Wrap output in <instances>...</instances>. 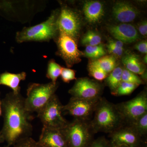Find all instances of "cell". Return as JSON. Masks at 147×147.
<instances>
[{
    "label": "cell",
    "mask_w": 147,
    "mask_h": 147,
    "mask_svg": "<svg viewBox=\"0 0 147 147\" xmlns=\"http://www.w3.org/2000/svg\"><path fill=\"white\" fill-rule=\"evenodd\" d=\"M25 100L21 93L15 94L12 92L7 94L1 100L3 125L0 133L9 146L31 137V122L34 116L27 110Z\"/></svg>",
    "instance_id": "obj_1"
},
{
    "label": "cell",
    "mask_w": 147,
    "mask_h": 147,
    "mask_svg": "<svg viewBox=\"0 0 147 147\" xmlns=\"http://www.w3.org/2000/svg\"><path fill=\"white\" fill-rule=\"evenodd\" d=\"M90 125L94 134H111L125 124L116 104L101 97L96 106Z\"/></svg>",
    "instance_id": "obj_2"
},
{
    "label": "cell",
    "mask_w": 147,
    "mask_h": 147,
    "mask_svg": "<svg viewBox=\"0 0 147 147\" xmlns=\"http://www.w3.org/2000/svg\"><path fill=\"white\" fill-rule=\"evenodd\" d=\"M59 10L52 11L46 21L34 26L24 27L16 33V40L19 43L24 42H48L54 39L59 33L57 21Z\"/></svg>",
    "instance_id": "obj_3"
},
{
    "label": "cell",
    "mask_w": 147,
    "mask_h": 147,
    "mask_svg": "<svg viewBox=\"0 0 147 147\" xmlns=\"http://www.w3.org/2000/svg\"><path fill=\"white\" fill-rule=\"evenodd\" d=\"M59 83L51 82L47 84L31 83L27 90L25 105L30 113H39L55 94Z\"/></svg>",
    "instance_id": "obj_4"
},
{
    "label": "cell",
    "mask_w": 147,
    "mask_h": 147,
    "mask_svg": "<svg viewBox=\"0 0 147 147\" xmlns=\"http://www.w3.org/2000/svg\"><path fill=\"white\" fill-rule=\"evenodd\" d=\"M61 129L67 147H89L94 139L90 121L74 119Z\"/></svg>",
    "instance_id": "obj_5"
},
{
    "label": "cell",
    "mask_w": 147,
    "mask_h": 147,
    "mask_svg": "<svg viewBox=\"0 0 147 147\" xmlns=\"http://www.w3.org/2000/svg\"><path fill=\"white\" fill-rule=\"evenodd\" d=\"M62 104L57 96L54 95L39 113L37 117L40 120L43 127L47 128L61 129L69 121L63 116Z\"/></svg>",
    "instance_id": "obj_6"
},
{
    "label": "cell",
    "mask_w": 147,
    "mask_h": 147,
    "mask_svg": "<svg viewBox=\"0 0 147 147\" xmlns=\"http://www.w3.org/2000/svg\"><path fill=\"white\" fill-rule=\"evenodd\" d=\"M116 105L123 119L125 124H131L147 113L146 89L131 100Z\"/></svg>",
    "instance_id": "obj_7"
},
{
    "label": "cell",
    "mask_w": 147,
    "mask_h": 147,
    "mask_svg": "<svg viewBox=\"0 0 147 147\" xmlns=\"http://www.w3.org/2000/svg\"><path fill=\"white\" fill-rule=\"evenodd\" d=\"M57 24L59 31L77 41L82 26V17L77 11L66 5L61 4Z\"/></svg>",
    "instance_id": "obj_8"
},
{
    "label": "cell",
    "mask_w": 147,
    "mask_h": 147,
    "mask_svg": "<svg viewBox=\"0 0 147 147\" xmlns=\"http://www.w3.org/2000/svg\"><path fill=\"white\" fill-rule=\"evenodd\" d=\"M54 40L57 47L56 55L62 58L67 67L81 61L84 54L78 49L76 40L60 31Z\"/></svg>",
    "instance_id": "obj_9"
},
{
    "label": "cell",
    "mask_w": 147,
    "mask_h": 147,
    "mask_svg": "<svg viewBox=\"0 0 147 147\" xmlns=\"http://www.w3.org/2000/svg\"><path fill=\"white\" fill-rule=\"evenodd\" d=\"M101 97L86 99L71 97L68 103L63 105V113L72 116L74 119L90 121Z\"/></svg>",
    "instance_id": "obj_10"
},
{
    "label": "cell",
    "mask_w": 147,
    "mask_h": 147,
    "mask_svg": "<svg viewBox=\"0 0 147 147\" xmlns=\"http://www.w3.org/2000/svg\"><path fill=\"white\" fill-rule=\"evenodd\" d=\"M102 84L87 77L76 79L68 92L71 97L92 99L101 97L103 90Z\"/></svg>",
    "instance_id": "obj_11"
},
{
    "label": "cell",
    "mask_w": 147,
    "mask_h": 147,
    "mask_svg": "<svg viewBox=\"0 0 147 147\" xmlns=\"http://www.w3.org/2000/svg\"><path fill=\"white\" fill-rule=\"evenodd\" d=\"M110 143L125 147H147V139L140 136L131 126L124 125L109 134Z\"/></svg>",
    "instance_id": "obj_12"
},
{
    "label": "cell",
    "mask_w": 147,
    "mask_h": 147,
    "mask_svg": "<svg viewBox=\"0 0 147 147\" xmlns=\"http://www.w3.org/2000/svg\"><path fill=\"white\" fill-rule=\"evenodd\" d=\"M140 11L133 5L124 1L114 3L112 8L113 18L121 24H128L134 21L139 16Z\"/></svg>",
    "instance_id": "obj_13"
},
{
    "label": "cell",
    "mask_w": 147,
    "mask_h": 147,
    "mask_svg": "<svg viewBox=\"0 0 147 147\" xmlns=\"http://www.w3.org/2000/svg\"><path fill=\"white\" fill-rule=\"evenodd\" d=\"M37 142L41 147H67L66 139L61 129L43 127Z\"/></svg>",
    "instance_id": "obj_14"
},
{
    "label": "cell",
    "mask_w": 147,
    "mask_h": 147,
    "mask_svg": "<svg viewBox=\"0 0 147 147\" xmlns=\"http://www.w3.org/2000/svg\"><path fill=\"white\" fill-rule=\"evenodd\" d=\"M107 29L112 36L123 43H132L139 38L138 31L131 24L110 25L107 27Z\"/></svg>",
    "instance_id": "obj_15"
},
{
    "label": "cell",
    "mask_w": 147,
    "mask_h": 147,
    "mask_svg": "<svg viewBox=\"0 0 147 147\" xmlns=\"http://www.w3.org/2000/svg\"><path fill=\"white\" fill-rule=\"evenodd\" d=\"M83 10L86 20L90 24L99 23L105 14L104 5L99 1H86L84 3Z\"/></svg>",
    "instance_id": "obj_16"
},
{
    "label": "cell",
    "mask_w": 147,
    "mask_h": 147,
    "mask_svg": "<svg viewBox=\"0 0 147 147\" xmlns=\"http://www.w3.org/2000/svg\"><path fill=\"white\" fill-rule=\"evenodd\" d=\"M123 64L129 71L141 76L145 82L147 80V73L145 66L142 63L138 55L129 54L125 55L122 60Z\"/></svg>",
    "instance_id": "obj_17"
},
{
    "label": "cell",
    "mask_w": 147,
    "mask_h": 147,
    "mask_svg": "<svg viewBox=\"0 0 147 147\" xmlns=\"http://www.w3.org/2000/svg\"><path fill=\"white\" fill-rule=\"evenodd\" d=\"M26 73L24 71L17 74L5 71L0 74V86H6L12 90L13 93L18 94L21 93L19 84L21 81L26 80Z\"/></svg>",
    "instance_id": "obj_18"
},
{
    "label": "cell",
    "mask_w": 147,
    "mask_h": 147,
    "mask_svg": "<svg viewBox=\"0 0 147 147\" xmlns=\"http://www.w3.org/2000/svg\"><path fill=\"white\" fill-rule=\"evenodd\" d=\"M123 70V68L121 67H117L108 74L106 79L104 80L105 84L109 87L111 94L113 95L115 93L117 89L122 82Z\"/></svg>",
    "instance_id": "obj_19"
},
{
    "label": "cell",
    "mask_w": 147,
    "mask_h": 147,
    "mask_svg": "<svg viewBox=\"0 0 147 147\" xmlns=\"http://www.w3.org/2000/svg\"><path fill=\"white\" fill-rule=\"evenodd\" d=\"M91 63L108 74L117 67L115 58L112 55L103 56Z\"/></svg>",
    "instance_id": "obj_20"
},
{
    "label": "cell",
    "mask_w": 147,
    "mask_h": 147,
    "mask_svg": "<svg viewBox=\"0 0 147 147\" xmlns=\"http://www.w3.org/2000/svg\"><path fill=\"white\" fill-rule=\"evenodd\" d=\"M62 68V67L56 63L55 60H50L47 64L46 77L51 80L54 84H56L58 78L61 76Z\"/></svg>",
    "instance_id": "obj_21"
},
{
    "label": "cell",
    "mask_w": 147,
    "mask_h": 147,
    "mask_svg": "<svg viewBox=\"0 0 147 147\" xmlns=\"http://www.w3.org/2000/svg\"><path fill=\"white\" fill-rule=\"evenodd\" d=\"M128 125L131 126L140 136L147 139V113Z\"/></svg>",
    "instance_id": "obj_22"
},
{
    "label": "cell",
    "mask_w": 147,
    "mask_h": 147,
    "mask_svg": "<svg viewBox=\"0 0 147 147\" xmlns=\"http://www.w3.org/2000/svg\"><path fill=\"white\" fill-rule=\"evenodd\" d=\"M101 36L96 32L89 30L82 37L81 42L86 46H95L100 45L101 42Z\"/></svg>",
    "instance_id": "obj_23"
},
{
    "label": "cell",
    "mask_w": 147,
    "mask_h": 147,
    "mask_svg": "<svg viewBox=\"0 0 147 147\" xmlns=\"http://www.w3.org/2000/svg\"><path fill=\"white\" fill-rule=\"evenodd\" d=\"M106 53L104 47L100 44L95 46H87L84 53L86 57L96 59L105 56Z\"/></svg>",
    "instance_id": "obj_24"
},
{
    "label": "cell",
    "mask_w": 147,
    "mask_h": 147,
    "mask_svg": "<svg viewBox=\"0 0 147 147\" xmlns=\"http://www.w3.org/2000/svg\"><path fill=\"white\" fill-rule=\"evenodd\" d=\"M139 86L136 84L122 82L114 96H119L129 95L133 92Z\"/></svg>",
    "instance_id": "obj_25"
},
{
    "label": "cell",
    "mask_w": 147,
    "mask_h": 147,
    "mask_svg": "<svg viewBox=\"0 0 147 147\" xmlns=\"http://www.w3.org/2000/svg\"><path fill=\"white\" fill-rule=\"evenodd\" d=\"M122 81L139 86L145 84V82L138 75L125 68L123 69V70Z\"/></svg>",
    "instance_id": "obj_26"
},
{
    "label": "cell",
    "mask_w": 147,
    "mask_h": 147,
    "mask_svg": "<svg viewBox=\"0 0 147 147\" xmlns=\"http://www.w3.org/2000/svg\"><path fill=\"white\" fill-rule=\"evenodd\" d=\"M88 69L90 76L93 77L98 82H101L105 80L108 74L91 63L89 64Z\"/></svg>",
    "instance_id": "obj_27"
},
{
    "label": "cell",
    "mask_w": 147,
    "mask_h": 147,
    "mask_svg": "<svg viewBox=\"0 0 147 147\" xmlns=\"http://www.w3.org/2000/svg\"><path fill=\"white\" fill-rule=\"evenodd\" d=\"M76 71L73 69L62 67L61 76L62 80L65 83H69L71 81L76 80Z\"/></svg>",
    "instance_id": "obj_28"
},
{
    "label": "cell",
    "mask_w": 147,
    "mask_h": 147,
    "mask_svg": "<svg viewBox=\"0 0 147 147\" xmlns=\"http://www.w3.org/2000/svg\"><path fill=\"white\" fill-rule=\"evenodd\" d=\"M13 147H41L37 142L31 137L20 140L13 145Z\"/></svg>",
    "instance_id": "obj_29"
},
{
    "label": "cell",
    "mask_w": 147,
    "mask_h": 147,
    "mask_svg": "<svg viewBox=\"0 0 147 147\" xmlns=\"http://www.w3.org/2000/svg\"><path fill=\"white\" fill-rule=\"evenodd\" d=\"M89 147H110V141L104 136L99 137L94 139Z\"/></svg>",
    "instance_id": "obj_30"
},
{
    "label": "cell",
    "mask_w": 147,
    "mask_h": 147,
    "mask_svg": "<svg viewBox=\"0 0 147 147\" xmlns=\"http://www.w3.org/2000/svg\"><path fill=\"white\" fill-rule=\"evenodd\" d=\"M107 48L109 53L118 57H120L123 54V48H119L108 44Z\"/></svg>",
    "instance_id": "obj_31"
},
{
    "label": "cell",
    "mask_w": 147,
    "mask_h": 147,
    "mask_svg": "<svg viewBox=\"0 0 147 147\" xmlns=\"http://www.w3.org/2000/svg\"><path fill=\"white\" fill-rule=\"evenodd\" d=\"M134 48L140 53L146 55L147 52L146 40H142L138 42L134 46Z\"/></svg>",
    "instance_id": "obj_32"
},
{
    "label": "cell",
    "mask_w": 147,
    "mask_h": 147,
    "mask_svg": "<svg viewBox=\"0 0 147 147\" xmlns=\"http://www.w3.org/2000/svg\"><path fill=\"white\" fill-rule=\"evenodd\" d=\"M138 30L140 34L144 36H146L147 35V22L146 20L139 23L138 25Z\"/></svg>",
    "instance_id": "obj_33"
},
{
    "label": "cell",
    "mask_w": 147,
    "mask_h": 147,
    "mask_svg": "<svg viewBox=\"0 0 147 147\" xmlns=\"http://www.w3.org/2000/svg\"><path fill=\"white\" fill-rule=\"evenodd\" d=\"M108 44L113 45L115 47H119V48H123L124 43L121 41L119 40H109Z\"/></svg>",
    "instance_id": "obj_34"
},
{
    "label": "cell",
    "mask_w": 147,
    "mask_h": 147,
    "mask_svg": "<svg viewBox=\"0 0 147 147\" xmlns=\"http://www.w3.org/2000/svg\"><path fill=\"white\" fill-rule=\"evenodd\" d=\"M4 142H5L4 139L2 135L0 133V144L4 143Z\"/></svg>",
    "instance_id": "obj_35"
},
{
    "label": "cell",
    "mask_w": 147,
    "mask_h": 147,
    "mask_svg": "<svg viewBox=\"0 0 147 147\" xmlns=\"http://www.w3.org/2000/svg\"><path fill=\"white\" fill-rule=\"evenodd\" d=\"M1 95V93H0ZM2 115V101L0 98V117Z\"/></svg>",
    "instance_id": "obj_36"
},
{
    "label": "cell",
    "mask_w": 147,
    "mask_h": 147,
    "mask_svg": "<svg viewBox=\"0 0 147 147\" xmlns=\"http://www.w3.org/2000/svg\"><path fill=\"white\" fill-rule=\"evenodd\" d=\"M110 147H125L123 146H117V145L113 144L110 143Z\"/></svg>",
    "instance_id": "obj_37"
},
{
    "label": "cell",
    "mask_w": 147,
    "mask_h": 147,
    "mask_svg": "<svg viewBox=\"0 0 147 147\" xmlns=\"http://www.w3.org/2000/svg\"><path fill=\"white\" fill-rule=\"evenodd\" d=\"M144 62L145 63H147V54L144 56Z\"/></svg>",
    "instance_id": "obj_38"
},
{
    "label": "cell",
    "mask_w": 147,
    "mask_h": 147,
    "mask_svg": "<svg viewBox=\"0 0 147 147\" xmlns=\"http://www.w3.org/2000/svg\"><path fill=\"white\" fill-rule=\"evenodd\" d=\"M2 147H10L8 145H5V146H3Z\"/></svg>",
    "instance_id": "obj_39"
}]
</instances>
